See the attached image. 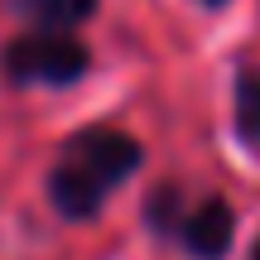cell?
Returning a JSON list of instances; mask_svg holds the SVG:
<instances>
[{"label": "cell", "instance_id": "cell-1", "mask_svg": "<svg viewBox=\"0 0 260 260\" xmlns=\"http://www.w3.org/2000/svg\"><path fill=\"white\" fill-rule=\"evenodd\" d=\"M140 169V145L121 130H77L53 159L48 174V203L68 222H87L102 203Z\"/></svg>", "mask_w": 260, "mask_h": 260}, {"label": "cell", "instance_id": "cell-2", "mask_svg": "<svg viewBox=\"0 0 260 260\" xmlns=\"http://www.w3.org/2000/svg\"><path fill=\"white\" fill-rule=\"evenodd\" d=\"M87 73V48L68 34H29L5 48V77L19 87H68Z\"/></svg>", "mask_w": 260, "mask_h": 260}, {"label": "cell", "instance_id": "cell-3", "mask_svg": "<svg viewBox=\"0 0 260 260\" xmlns=\"http://www.w3.org/2000/svg\"><path fill=\"white\" fill-rule=\"evenodd\" d=\"M178 241H183V251L193 260H222L232 251V236H236V217L232 207L222 203V198H207V203H198L193 212L178 217Z\"/></svg>", "mask_w": 260, "mask_h": 260}, {"label": "cell", "instance_id": "cell-4", "mask_svg": "<svg viewBox=\"0 0 260 260\" xmlns=\"http://www.w3.org/2000/svg\"><path fill=\"white\" fill-rule=\"evenodd\" d=\"M15 10L29 24H39L44 34H68L73 24H82L96 10V0H15Z\"/></svg>", "mask_w": 260, "mask_h": 260}, {"label": "cell", "instance_id": "cell-5", "mask_svg": "<svg viewBox=\"0 0 260 260\" xmlns=\"http://www.w3.org/2000/svg\"><path fill=\"white\" fill-rule=\"evenodd\" d=\"M236 130L251 149H260V73L236 77Z\"/></svg>", "mask_w": 260, "mask_h": 260}, {"label": "cell", "instance_id": "cell-6", "mask_svg": "<svg viewBox=\"0 0 260 260\" xmlns=\"http://www.w3.org/2000/svg\"><path fill=\"white\" fill-rule=\"evenodd\" d=\"M198 5H226V0H198Z\"/></svg>", "mask_w": 260, "mask_h": 260}, {"label": "cell", "instance_id": "cell-7", "mask_svg": "<svg viewBox=\"0 0 260 260\" xmlns=\"http://www.w3.org/2000/svg\"><path fill=\"white\" fill-rule=\"evenodd\" d=\"M255 260H260V246H255Z\"/></svg>", "mask_w": 260, "mask_h": 260}]
</instances>
